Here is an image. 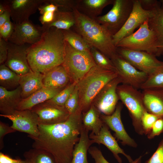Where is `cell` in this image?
Wrapping results in <instances>:
<instances>
[{"label":"cell","instance_id":"cell-29","mask_svg":"<svg viewBox=\"0 0 163 163\" xmlns=\"http://www.w3.org/2000/svg\"><path fill=\"white\" fill-rule=\"evenodd\" d=\"M149 28L155 33L159 47L158 56L163 55V10L160 8L149 19Z\"/></svg>","mask_w":163,"mask_h":163},{"label":"cell","instance_id":"cell-18","mask_svg":"<svg viewBox=\"0 0 163 163\" xmlns=\"http://www.w3.org/2000/svg\"><path fill=\"white\" fill-rule=\"evenodd\" d=\"M123 107L122 103H118L114 112L111 115H101L103 122L114 132V136L120 141L122 145L136 148L137 144L128 134L122 121L121 112Z\"/></svg>","mask_w":163,"mask_h":163},{"label":"cell","instance_id":"cell-37","mask_svg":"<svg viewBox=\"0 0 163 163\" xmlns=\"http://www.w3.org/2000/svg\"><path fill=\"white\" fill-rule=\"evenodd\" d=\"M159 118L157 116L145 111L142 118V125L144 134L147 135L150 132L155 122Z\"/></svg>","mask_w":163,"mask_h":163},{"label":"cell","instance_id":"cell-14","mask_svg":"<svg viewBox=\"0 0 163 163\" xmlns=\"http://www.w3.org/2000/svg\"><path fill=\"white\" fill-rule=\"evenodd\" d=\"M14 24L13 32L8 41L14 44L33 45L40 41L44 32L41 26L34 24L29 20Z\"/></svg>","mask_w":163,"mask_h":163},{"label":"cell","instance_id":"cell-15","mask_svg":"<svg viewBox=\"0 0 163 163\" xmlns=\"http://www.w3.org/2000/svg\"><path fill=\"white\" fill-rule=\"evenodd\" d=\"M31 45H18L8 42V56L4 64L20 75L32 71L27 59V50Z\"/></svg>","mask_w":163,"mask_h":163},{"label":"cell","instance_id":"cell-41","mask_svg":"<svg viewBox=\"0 0 163 163\" xmlns=\"http://www.w3.org/2000/svg\"><path fill=\"white\" fill-rule=\"evenodd\" d=\"M14 28V24L9 19L0 27V37L8 41L13 32Z\"/></svg>","mask_w":163,"mask_h":163},{"label":"cell","instance_id":"cell-2","mask_svg":"<svg viewBox=\"0 0 163 163\" xmlns=\"http://www.w3.org/2000/svg\"><path fill=\"white\" fill-rule=\"evenodd\" d=\"M65 40L63 30L52 27L41 39L27 50L28 62L32 71L43 74L63 63Z\"/></svg>","mask_w":163,"mask_h":163},{"label":"cell","instance_id":"cell-30","mask_svg":"<svg viewBox=\"0 0 163 163\" xmlns=\"http://www.w3.org/2000/svg\"><path fill=\"white\" fill-rule=\"evenodd\" d=\"M21 75L10 69L4 64L0 66V85L7 89L16 88L19 86Z\"/></svg>","mask_w":163,"mask_h":163},{"label":"cell","instance_id":"cell-9","mask_svg":"<svg viewBox=\"0 0 163 163\" xmlns=\"http://www.w3.org/2000/svg\"><path fill=\"white\" fill-rule=\"evenodd\" d=\"M117 48L118 54L137 69L148 75L163 64L154 55L146 52Z\"/></svg>","mask_w":163,"mask_h":163},{"label":"cell","instance_id":"cell-25","mask_svg":"<svg viewBox=\"0 0 163 163\" xmlns=\"http://www.w3.org/2000/svg\"><path fill=\"white\" fill-rule=\"evenodd\" d=\"M114 0H76V8L89 18L94 19L99 16L104 8L113 5Z\"/></svg>","mask_w":163,"mask_h":163},{"label":"cell","instance_id":"cell-23","mask_svg":"<svg viewBox=\"0 0 163 163\" xmlns=\"http://www.w3.org/2000/svg\"><path fill=\"white\" fill-rule=\"evenodd\" d=\"M63 89H55L43 87L27 98L22 99L17 110H31L37 105L52 99Z\"/></svg>","mask_w":163,"mask_h":163},{"label":"cell","instance_id":"cell-35","mask_svg":"<svg viewBox=\"0 0 163 163\" xmlns=\"http://www.w3.org/2000/svg\"><path fill=\"white\" fill-rule=\"evenodd\" d=\"M76 84L75 82H71L53 98L46 101L59 106L64 107Z\"/></svg>","mask_w":163,"mask_h":163},{"label":"cell","instance_id":"cell-51","mask_svg":"<svg viewBox=\"0 0 163 163\" xmlns=\"http://www.w3.org/2000/svg\"><path fill=\"white\" fill-rule=\"evenodd\" d=\"M159 1L161 3V9L163 10V0H161Z\"/></svg>","mask_w":163,"mask_h":163},{"label":"cell","instance_id":"cell-8","mask_svg":"<svg viewBox=\"0 0 163 163\" xmlns=\"http://www.w3.org/2000/svg\"><path fill=\"white\" fill-rule=\"evenodd\" d=\"M112 8L106 14L94 20L112 35L124 25L133 9V0H114Z\"/></svg>","mask_w":163,"mask_h":163},{"label":"cell","instance_id":"cell-12","mask_svg":"<svg viewBox=\"0 0 163 163\" xmlns=\"http://www.w3.org/2000/svg\"><path fill=\"white\" fill-rule=\"evenodd\" d=\"M122 80L119 75L108 83L101 91L92 103L101 113L106 115L114 111L119 100L117 89Z\"/></svg>","mask_w":163,"mask_h":163},{"label":"cell","instance_id":"cell-48","mask_svg":"<svg viewBox=\"0 0 163 163\" xmlns=\"http://www.w3.org/2000/svg\"><path fill=\"white\" fill-rule=\"evenodd\" d=\"M0 163H26V162L25 160L13 159L9 156L0 152Z\"/></svg>","mask_w":163,"mask_h":163},{"label":"cell","instance_id":"cell-46","mask_svg":"<svg viewBox=\"0 0 163 163\" xmlns=\"http://www.w3.org/2000/svg\"><path fill=\"white\" fill-rule=\"evenodd\" d=\"M58 6L51 3H45L41 5L39 7L38 10L40 13L42 14L48 11L56 12L59 10Z\"/></svg>","mask_w":163,"mask_h":163},{"label":"cell","instance_id":"cell-13","mask_svg":"<svg viewBox=\"0 0 163 163\" xmlns=\"http://www.w3.org/2000/svg\"><path fill=\"white\" fill-rule=\"evenodd\" d=\"M111 60L117 69L122 84L140 89L147 79V74L137 69L118 54Z\"/></svg>","mask_w":163,"mask_h":163},{"label":"cell","instance_id":"cell-10","mask_svg":"<svg viewBox=\"0 0 163 163\" xmlns=\"http://www.w3.org/2000/svg\"><path fill=\"white\" fill-rule=\"evenodd\" d=\"M0 116L11 120L12 123L11 126L16 131L27 133L31 138L38 136V117L32 110H16L11 114H0Z\"/></svg>","mask_w":163,"mask_h":163},{"label":"cell","instance_id":"cell-20","mask_svg":"<svg viewBox=\"0 0 163 163\" xmlns=\"http://www.w3.org/2000/svg\"><path fill=\"white\" fill-rule=\"evenodd\" d=\"M22 99L21 89L19 86L11 90L0 86V114L10 115L13 113L17 110Z\"/></svg>","mask_w":163,"mask_h":163},{"label":"cell","instance_id":"cell-38","mask_svg":"<svg viewBox=\"0 0 163 163\" xmlns=\"http://www.w3.org/2000/svg\"><path fill=\"white\" fill-rule=\"evenodd\" d=\"M88 152L94 159V163H110L104 157L101 151L96 146H91ZM142 156H140L131 163H141Z\"/></svg>","mask_w":163,"mask_h":163},{"label":"cell","instance_id":"cell-26","mask_svg":"<svg viewBox=\"0 0 163 163\" xmlns=\"http://www.w3.org/2000/svg\"><path fill=\"white\" fill-rule=\"evenodd\" d=\"M88 132L83 126L79 140L74 147L71 163H89L87 152L94 142L90 139Z\"/></svg>","mask_w":163,"mask_h":163},{"label":"cell","instance_id":"cell-50","mask_svg":"<svg viewBox=\"0 0 163 163\" xmlns=\"http://www.w3.org/2000/svg\"><path fill=\"white\" fill-rule=\"evenodd\" d=\"M7 10V8L4 1H0V15L3 13Z\"/></svg>","mask_w":163,"mask_h":163},{"label":"cell","instance_id":"cell-43","mask_svg":"<svg viewBox=\"0 0 163 163\" xmlns=\"http://www.w3.org/2000/svg\"><path fill=\"white\" fill-rule=\"evenodd\" d=\"M163 132V119L159 118L154 124L151 130L147 135L149 139H151Z\"/></svg>","mask_w":163,"mask_h":163},{"label":"cell","instance_id":"cell-19","mask_svg":"<svg viewBox=\"0 0 163 163\" xmlns=\"http://www.w3.org/2000/svg\"><path fill=\"white\" fill-rule=\"evenodd\" d=\"M90 139L94 143L99 145L102 144L106 146L112 153L114 157L119 163H122V160L119 154H121L127 158L129 162L132 163L133 160L129 155L125 153L118 145L117 140L109 130V128L104 123L99 133L97 135L91 133L89 135Z\"/></svg>","mask_w":163,"mask_h":163},{"label":"cell","instance_id":"cell-44","mask_svg":"<svg viewBox=\"0 0 163 163\" xmlns=\"http://www.w3.org/2000/svg\"><path fill=\"white\" fill-rule=\"evenodd\" d=\"M16 131L6 124L0 121V149L4 147L3 139L7 134Z\"/></svg>","mask_w":163,"mask_h":163},{"label":"cell","instance_id":"cell-28","mask_svg":"<svg viewBox=\"0 0 163 163\" xmlns=\"http://www.w3.org/2000/svg\"><path fill=\"white\" fill-rule=\"evenodd\" d=\"M101 113L93 104L86 112L82 113L83 126L95 135L99 132L104 123L101 118Z\"/></svg>","mask_w":163,"mask_h":163},{"label":"cell","instance_id":"cell-4","mask_svg":"<svg viewBox=\"0 0 163 163\" xmlns=\"http://www.w3.org/2000/svg\"><path fill=\"white\" fill-rule=\"evenodd\" d=\"M118 76L117 72L103 69L96 65L77 83L78 108L82 113L87 111L102 89Z\"/></svg>","mask_w":163,"mask_h":163},{"label":"cell","instance_id":"cell-40","mask_svg":"<svg viewBox=\"0 0 163 163\" xmlns=\"http://www.w3.org/2000/svg\"><path fill=\"white\" fill-rule=\"evenodd\" d=\"M144 163H163V139L159 142L155 152Z\"/></svg>","mask_w":163,"mask_h":163},{"label":"cell","instance_id":"cell-32","mask_svg":"<svg viewBox=\"0 0 163 163\" xmlns=\"http://www.w3.org/2000/svg\"><path fill=\"white\" fill-rule=\"evenodd\" d=\"M26 163H57L52 155L41 149L34 148L24 154Z\"/></svg>","mask_w":163,"mask_h":163},{"label":"cell","instance_id":"cell-49","mask_svg":"<svg viewBox=\"0 0 163 163\" xmlns=\"http://www.w3.org/2000/svg\"><path fill=\"white\" fill-rule=\"evenodd\" d=\"M11 15L8 10L0 15V27L8 20L10 19Z\"/></svg>","mask_w":163,"mask_h":163},{"label":"cell","instance_id":"cell-7","mask_svg":"<svg viewBox=\"0 0 163 163\" xmlns=\"http://www.w3.org/2000/svg\"><path fill=\"white\" fill-rule=\"evenodd\" d=\"M148 20L130 35L122 39L116 47L146 52L158 56L159 47L156 36L149 27Z\"/></svg>","mask_w":163,"mask_h":163},{"label":"cell","instance_id":"cell-36","mask_svg":"<svg viewBox=\"0 0 163 163\" xmlns=\"http://www.w3.org/2000/svg\"><path fill=\"white\" fill-rule=\"evenodd\" d=\"M78 106L79 97L76 84L74 89L66 102L64 107L70 115L76 111L78 108Z\"/></svg>","mask_w":163,"mask_h":163},{"label":"cell","instance_id":"cell-27","mask_svg":"<svg viewBox=\"0 0 163 163\" xmlns=\"http://www.w3.org/2000/svg\"><path fill=\"white\" fill-rule=\"evenodd\" d=\"M75 19L72 11H60L55 12L54 18L51 23L42 25V28L44 32L52 27L62 30H68L74 26Z\"/></svg>","mask_w":163,"mask_h":163},{"label":"cell","instance_id":"cell-6","mask_svg":"<svg viewBox=\"0 0 163 163\" xmlns=\"http://www.w3.org/2000/svg\"><path fill=\"white\" fill-rule=\"evenodd\" d=\"M117 93L122 103L127 109L135 132L139 135L144 134L142 118L146 111L145 107L142 92L127 84L119 85Z\"/></svg>","mask_w":163,"mask_h":163},{"label":"cell","instance_id":"cell-42","mask_svg":"<svg viewBox=\"0 0 163 163\" xmlns=\"http://www.w3.org/2000/svg\"><path fill=\"white\" fill-rule=\"evenodd\" d=\"M142 8L145 10L155 11L161 8L160 1L156 0H139Z\"/></svg>","mask_w":163,"mask_h":163},{"label":"cell","instance_id":"cell-45","mask_svg":"<svg viewBox=\"0 0 163 163\" xmlns=\"http://www.w3.org/2000/svg\"><path fill=\"white\" fill-rule=\"evenodd\" d=\"M8 42L0 37V64L5 62L8 53Z\"/></svg>","mask_w":163,"mask_h":163},{"label":"cell","instance_id":"cell-31","mask_svg":"<svg viewBox=\"0 0 163 163\" xmlns=\"http://www.w3.org/2000/svg\"><path fill=\"white\" fill-rule=\"evenodd\" d=\"M62 30L65 40L74 49L83 52L91 53V46L79 34L71 29Z\"/></svg>","mask_w":163,"mask_h":163},{"label":"cell","instance_id":"cell-22","mask_svg":"<svg viewBox=\"0 0 163 163\" xmlns=\"http://www.w3.org/2000/svg\"><path fill=\"white\" fill-rule=\"evenodd\" d=\"M43 74V83L44 87L55 89L64 88L71 82L62 65L51 69Z\"/></svg>","mask_w":163,"mask_h":163},{"label":"cell","instance_id":"cell-52","mask_svg":"<svg viewBox=\"0 0 163 163\" xmlns=\"http://www.w3.org/2000/svg\"></svg>","mask_w":163,"mask_h":163},{"label":"cell","instance_id":"cell-33","mask_svg":"<svg viewBox=\"0 0 163 163\" xmlns=\"http://www.w3.org/2000/svg\"><path fill=\"white\" fill-rule=\"evenodd\" d=\"M140 89L142 90L151 89H163V64L148 75Z\"/></svg>","mask_w":163,"mask_h":163},{"label":"cell","instance_id":"cell-34","mask_svg":"<svg viewBox=\"0 0 163 163\" xmlns=\"http://www.w3.org/2000/svg\"><path fill=\"white\" fill-rule=\"evenodd\" d=\"M91 52L96 65L106 69L118 72L112 60L104 54L93 47H91Z\"/></svg>","mask_w":163,"mask_h":163},{"label":"cell","instance_id":"cell-47","mask_svg":"<svg viewBox=\"0 0 163 163\" xmlns=\"http://www.w3.org/2000/svg\"><path fill=\"white\" fill-rule=\"evenodd\" d=\"M55 13V12L48 11L41 14L39 20L42 25L51 22L54 18Z\"/></svg>","mask_w":163,"mask_h":163},{"label":"cell","instance_id":"cell-1","mask_svg":"<svg viewBox=\"0 0 163 163\" xmlns=\"http://www.w3.org/2000/svg\"><path fill=\"white\" fill-rule=\"evenodd\" d=\"M82 112L78 108L65 121L51 125L39 124V135L33 138L34 148L51 154L57 163H71L75 144L83 127Z\"/></svg>","mask_w":163,"mask_h":163},{"label":"cell","instance_id":"cell-39","mask_svg":"<svg viewBox=\"0 0 163 163\" xmlns=\"http://www.w3.org/2000/svg\"><path fill=\"white\" fill-rule=\"evenodd\" d=\"M76 0H45L44 3H51L65 11H72L76 8Z\"/></svg>","mask_w":163,"mask_h":163},{"label":"cell","instance_id":"cell-11","mask_svg":"<svg viewBox=\"0 0 163 163\" xmlns=\"http://www.w3.org/2000/svg\"><path fill=\"white\" fill-rule=\"evenodd\" d=\"M156 11L145 10L141 7L139 0H133V9L128 18L119 31L112 36L115 46L116 47L123 38L133 33L136 28L152 17Z\"/></svg>","mask_w":163,"mask_h":163},{"label":"cell","instance_id":"cell-17","mask_svg":"<svg viewBox=\"0 0 163 163\" xmlns=\"http://www.w3.org/2000/svg\"><path fill=\"white\" fill-rule=\"evenodd\" d=\"M31 110L37 115L39 124L51 125L66 121L70 114L65 107L46 101L37 105Z\"/></svg>","mask_w":163,"mask_h":163},{"label":"cell","instance_id":"cell-3","mask_svg":"<svg viewBox=\"0 0 163 163\" xmlns=\"http://www.w3.org/2000/svg\"><path fill=\"white\" fill-rule=\"evenodd\" d=\"M72 12L75 19V29L91 47L97 50L111 60L118 55L112 35L104 27L76 8Z\"/></svg>","mask_w":163,"mask_h":163},{"label":"cell","instance_id":"cell-21","mask_svg":"<svg viewBox=\"0 0 163 163\" xmlns=\"http://www.w3.org/2000/svg\"><path fill=\"white\" fill-rule=\"evenodd\" d=\"M142 93L146 110L163 119V89H145Z\"/></svg>","mask_w":163,"mask_h":163},{"label":"cell","instance_id":"cell-16","mask_svg":"<svg viewBox=\"0 0 163 163\" xmlns=\"http://www.w3.org/2000/svg\"><path fill=\"white\" fill-rule=\"evenodd\" d=\"M10 14L13 23L17 24L29 20L45 0H9L4 1Z\"/></svg>","mask_w":163,"mask_h":163},{"label":"cell","instance_id":"cell-24","mask_svg":"<svg viewBox=\"0 0 163 163\" xmlns=\"http://www.w3.org/2000/svg\"><path fill=\"white\" fill-rule=\"evenodd\" d=\"M43 74L33 71L21 75L19 86L22 99L27 98L44 87L43 83Z\"/></svg>","mask_w":163,"mask_h":163},{"label":"cell","instance_id":"cell-5","mask_svg":"<svg viewBox=\"0 0 163 163\" xmlns=\"http://www.w3.org/2000/svg\"><path fill=\"white\" fill-rule=\"evenodd\" d=\"M62 65L71 82L77 83L96 64L91 53L76 50L65 40V56Z\"/></svg>","mask_w":163,"mask_h":163}]
</instances>
